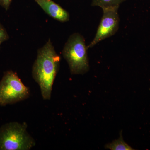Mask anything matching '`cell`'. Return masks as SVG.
Returning <instances> with one entry per match:
<instances>
[{
	"label": "cell",
	"instance_id": "6da1fadb",
	"mask_svg": "<svg viewBox=\"0 0 150 150\" xmlns=\"http://www.w3.org/2000/svg\"><path fill=\"white\" fill-rule=\"evenodd\" d=\"M61 57L55 51L51 39L38 50L32 67V76L39 86L43 99L51 98L54 80L60 67Z\"/></svg>",
	"mask_w": 150,
	"mask_h": 150
},
{
	"label": "cell",
	"instance_id": "7a4b0ae2",
	"mask_svg": "<svg viewBox=\"0 0 150 150\" xmlns=\"http://www.w3.org/2000/svg\"><path fill=\"white\" fill-rule=\"evenodd\" d=\"M25 123L12 122L0 128V150H29L36 144Z\"/></svg>",
	"mask_w": 150,
	"mask_h": 150
},
{
	"label": "cell",
	"instance_id": "3957f363",
	"mask_svg": "<svg viewBox=\"0 0 150 150\" xmlns=\"http://www.w3.org/2000/svg\"><path fill=\"white\" fill-rule=\"evenodd\" d=\"M87 49L84 38L79 33H74L69 38L62 54L71 74H84L89 70Z\"/></svg>",
	"mask_w": 150,
	"mask_h": 150
},
{
	"label": "cell",
	"instance_id": "277c9868",
	"mask_svg": "<svg viewBox=\"0 0 150 150\" xmlns=\"http://www.w3.org/2000/svg\"><path fill=\"white\" fill-rule=\"evenodd\" d=\"M30 95L29 88L25 85L16 73H4L0 81V106L13 104L27 99Z\"/></svg>",
	"mask_w": 150,
	"mask_h": 150
},
{
	"label": "cell",
	"instance_id": "5b68a950",
	"mask_svg": "<svg viewBox=\"0 0 150 150\" xmlns=\"http://www.w3.org/2000/svg\"><path fill=\"white\" fill-rule=\"evenodd\" d=\"M119 7L103 8V15L95 36L88 48H91L105 38L116 33L119 28Z\"/></svg>",
	"mask_w": 150,
	"mask_h": 150
},
{
	"label": "cell",
	"instance_id": "8992f818",
	"mask_svg": "<svg viewBox=\"0 0 150 150\" xmlns=\"http://www.w3.org/2000/svg\"><path fill=\"white\" fill-rule=\"evenodd\" d=\"M45 12L52 18L62 22L69 19V13L52 0H34Z\"/></svg>",
	"mask_w": 150,
	"mask_h": 150
},
{
	"label": "cell",
	"instance_id": "52a82bcc",
	"mask_svg": "<svg viewBox=\"0 0 150 150\" xmlns=\"http://www.w3.org/2000/svg\"><path fill=\"white\" fill-rule=\"evenodd\" d=\"M105 148L111 150H133V149L124 142L122 136V131L120 133V137L118 139L115 140L111 143L108 144Z\"/></svg>",
	"mask_w": 150,
	"mask_h": 150
},
{
	"label": "cell",
	"instance_id": "ba28073f",
	"mask_svg": "<svg viewBox=\"0 0 150 150\" xmlns=\"http://www.w3.org/2000/svg\"><path fill=\"white\" fill-rule=\"evenodd\" d=\"M125 0H92L91 6L100 7L101 8L119 7Z\"/></svg>",
	"mask_w": 150,
	"mask_h": 150
},
{
	"label": "cell",
	"instance_id": "9c48e42d",
	"mask_svg": "<svg viewBox=\"0 0 150 150\" xmlns=\"http://www.w3.org/2000/svg\"><path fill=\"white\" fill-rule=\"evenodd\" d=\"M9 35L6 30L0 23V43H2L9 39Z\"/></svg>",
	"mask_w": 150,
	"mask_h": 150
},
{
	"label": "cell",
	"instance_id": "30bf717a",
	"mask_svg": "<svg viewBox=\"0 0 150 150\" xmlns=\"http://www.w3.org/2000/svg\"><path fill=\"white\" fill-rule=\"evenodd\" d=\"M11 1L12 0H0V5L7 11L9 8Z\"/></svg>",
	"mask_w": 150,
	"mask_h": 150
},
{
	"label": "cell",
	"instance_id": "8fae6325",
	"mask_svg": "<svg viewBox=\"0 0 150 150\" xmlns=\"http://www.w3.org/2000/svg\"><path fill=\"white\" fill-rule=\"evenodd\" d=\"M1 43H0V46H1Z\"/></svg>",
	"mask_w": 150,
	"mask_h": 150
},
{
	"label": "cell",
	"instance_id": "7c38bea8",
	"mask_svg": "<svg viewBox=\"0 0 150 150\" xmlns=\"http://www.w3.org/2000/svg\"></svg>",
	"mask_w": 150,
	"mask_h": 150
}]
</instances>
